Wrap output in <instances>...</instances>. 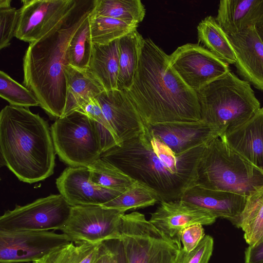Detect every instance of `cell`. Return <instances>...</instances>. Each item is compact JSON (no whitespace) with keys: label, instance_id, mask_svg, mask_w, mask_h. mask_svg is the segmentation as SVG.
<instances>
[{"label":"cell","instance_id":"obj_1","mask_svg":"<svg viewBox=\"0 0 263 263\" xmlns=\"http://www.w3.org/2000/svg\"><path fill=\"white\" fill-rule=\"evenodd\" d=\"M206 145L176 154L146 124L138 135L103 152L100 158L152 190L160 202L180 199L196 185Z\"/></svg>","mask_w":263,"mask_h":263},{"label":"cell","instance_id":"obj_2","mask_svg":"<svg viewBox=\"0 0 263 263\" xmlns=\"http://www.w3.org/2000/svg\"><path fill=\"white\" fill-rule=\"evenodd\" d=\"M125 91L147 125L203 122L197 92L171 67L169 55L149 38L143 40L132 84Z\"/></svg>","mask_w":263,"mask_h":263},{"label":"cell","instance_id":"obj_3","mask_svg":"<svg viewBox=\"0 0 263 263\" xmlns=\"http://www.w3.org/2000/svg\"><path fill=\"white\" fill-rule=\"evenodd\" d=\"M95 0H77L72 10L42 38L29 44L23 60V85L57 119L65 112L67 50L76 31L92 11Z\"/></svg>","mask_w":263,"mask_h":263},{"label":"cell","instance_id":"obj_4","mask_svg":"<svg viewBox=\"0 0 263 263\" xmlns=\"http://www.w3.org/2000/svg\"><path fill=\"white\" fill-rule=\"evenodd\" d=\"M4 164L21 181L33 183L54 173L55 151L48 123L28 108L6 105L0 112Z\"/></svg>","mask_w":263,"mask_h":263},{"label":"cell","instance_id":"obj_5","mask_svg":"<svg viewBox=\"0 0 263 263\" xmlns=\"http://www.w3.org/2000/svg\"><path fill=\"white\" fill-rule=\"evenodd\" d=\"M196 185L247 198L263 186V172L218 137L205 147L198 166Z\"/></svg>","mask_w":263,"mask_h":263},{"label":"cell","instance_id":"obj_6","mask_svg":"<svg viewBox=\"0 0 263 263\" xmlns=\"http://www.w3.org/2000/svg\"><path fill=\"white\" fill-rule=\"evenodd\" d=\"M197 93L202 121L222 134L247 121L261 108L250 84L231 71Z\"/></svg>","mask_w":263,"mask_h":263},{"label":"cell","instance_id":"obj_7","mask_svg":"<svg viewBox=\"0 0 263 263\" xmlns=\"http://www.w3.org/2000/svg\"><path fill=\"white\" fill-rule=\"evenodd\" d=\"M117 263H176L179 242L165 236L138 212L123 214L118 237L107 240Z\"/></svg>","mask_w":263,"mask_h":263},{"label":"cell","instance_id":"obj_8","mask_svg":"<svg viewBox=\"0 0 263 263\" xmlns=\"http://www.w3.org/2000/svg\"><path fill=\"white\" fill-rule=\"evenodd\" d=\"M50 130L56 154L69 166L88 167L104 151L101 126L80 111L57 119Z\"/></svg>","mask_w":263,"mask_h":263},{"label":"cell","instance_id":"obj_9","mask_svg":"<svg viewBox=\"0 0 263 263\" xmlns=\"http://www.w3.org/2000/svg\"><path fill=\"white\" fill-rule=\"evenodd\" d=\"M72 206L60 194H51L25 205H16L0 217V231L59 230L68 221Z\"/></svg>","mask_w":263,"mask_h":263},{"label":"cell","instance_id":"obj_10","mask_svg":"<svg viewBox=\"0 0 263 263\" xmlns=\"http://www.w3.org/2000/svg\"><path fill=\"white\" fill-rule=\"evenodd\" d=\"M123 214L102 205L72 206L68 221L59 230L76 243L102 242L118 237Z\"/></svg>","mask_w":263,"mask_h":263},{"label":"cell","instance_id":"obj_11","mask_svg":"<svg viewBox=\"0 0 263 263\" xmlns=\"http://www.w3.org/2000/svg\"><path fill=\"white\" fill-rule=\"evenodd\" d=\"M169 63L183 82L196 92L231 71L229 64L198 44L178 47L169 55Z\"/></svg>","mask_w":263,"mask_h":263},{"label":"cell","instance_id":"obj_12","mask_svg":"<svg viewBox=\"0 0 263 263\" xmlns=\"http://www.w3.org/2000/svg\"><path fill=\"white\" fill-rule=\"evenodd\" d=\"M70 242L65 234L50 231H0V263L33 262Z\"/></svg>","mask_w":263,"mask_h":263},{"label":"cell","instance_id":"obj_13","mask_svg":"<svg viewBox=\"0 0 263 263\" xmlns=\"http://www.w3.org/2000/svg\"><path fill=\"white\" fill-rule=\"evenodd\" d=\"M14 37L31 44L42 38L72 10L77 0H23Z\"/></svg>","mask_w":263,"mask_h":263},{"label":"cell","instance_id":"obj_14","mask_svg":"<svg viewBox=\"0 0 263 263\" xmlns=\"http://www.w3.org/2000/svg\"><path fill=\"white\" fill-rule=\"evenodd\" d=\"M60 194L71 206L102 205L122 192L104 188L90 180L86 166H68L56 180Z\"/></svg>","mask_w":263,"mask_h":263},{"label":"cell","instance_id":"obj_15","mask_svg":"<svg viewBox=\"0 0 263 263\" xmlns=\"http://www.w3.org/2000/svg\"><path fill=\"white\" fill-rule=\"evenodd\" d=\"M96 99L120 145L145 129L146 124L125 90H104Z\"/></svg>","mask_w":263,"mask_h":263},{"label":"cell","instance_id":"obj_16","mask_svg":"<svg viewBox=\"0 0 263 263\" xmlns=\"http://www.w3.org/2000/svg\"><path fill=\"white\" fill-rule=\"evenodd\" d=\"M216 219L208 211L178 199L160 202L149 221L165 236L179 240V234L184 229L197 224L211 225Z\"/></svg>","mask_w":263,"mask_h":263},{"label":"cell","instance_id":"obj_17","mask_svg":"<svg viewBox=\"0 0 263 263\" xmlns=\"http://www.w3.org/2000/svg\"><path fill=\"white\" fill-rule=\"evenodd\" d=\"M236 61L234 64L243 80L263 91V42L255 25L229 35Z\"/></svg>","mask_w":263,"mask_h":263},{"label":"cell","instance_id":"obj_18","mask_svg":"<svg viewBox=\"0 0 263 263\" xmlns=\"http://www.w3.org/2000/svg\"><path fill=\"white\" fill-rule=\"evenodd\" d=\"M147 125L176 154L207 145L222 135L219 129L204 122Z\"/></svg>","mask_w":263,"mask_h":263},{"label":"cell","instance_id":"obj_19","mask_svg":"<svg viewBox=\"0 0 263 263\" xmlns=\"http://www.w3.org/2000/svg\"><path fill=\"white\" fill-rule=\"evenodd\" d=\"M219 137L263 172V107L247 121L227 131Z\"/></svg>","mask_w":263,"mask_h":263},{"label":"cell","instance_id":"obj_20","mask_svg":"<svg viewBox=\"0 0 263 263\" xmlns=\"http://www.w3.org/2000/svg\"><path fill=\"white\" fill-rule=\"evenodd\" d=\"M203 209L216 218H226L232 223L242 212L247 198L233 193L215 191L195 185L180 199Z\"/></svg>","mask_w":263,"mask_h":263},{"label":"cell","instance_id":"obj_21","mask_svg":"<svg viewBox=\"0 0 263 263\" xmlns=\"http://www.w3.org/2000/svg\"><path fill=\"white\" fill-rule=\"evenodd\" d=\"M263 16V0H222L215 20L228 35L255 25Z\"/></svg>","mask_w":263,"mask_h":263},{"label":"cell","instance_id":"obj_22","mask_svg":"<svg viewBox=\"0 0 263 263\" xmlns=\"http://www.w3.org/2000/svg\"><path fill=\"white\" fill-rule=\"evenodd\" d=\"M65 76L67 95L63 116L78 110L83 104L97 98L105 90L88 69L81 70L67 65Z\"/></svg>","mask_w":263,"mask_h":263},{"label":"cell","instance_id":"obj_23","mask_svg":"<svg viewBox=\"0 0 263 263\" xmlns=\"http://www.w3.org/2000/svg\"><path fill=\"white\" fill-rule=\"evenodd\" d=\"M88 70L105 91L118 89V39L105 45L93 44Z\"/></svg>","mask_w":263,"mask_h":263},{"label":"cell","instance_id":"obj_24","mask_svg":"<svg viewBox=\"0 0 263 263\" xmlns=\"http://www.w3.org/2000/svg\"><path fill=\"white\" fill-rule=\"evenodd\" d=\"M198 44L228 64L236 61L235 53L229 35L215 18L208 16L197 26Z\"/></svg>","mask_w":263,"mask_h":263},{"label":"cell","instance_id":"obj_25","mask_svg":"<svg viewBox=\"0 0 263 263\" xmlns=\"http://www.w3.org/2000/svg\"><path fill=\"white\" fill-rule=\"evenodd\" d=\"M144 39L137 29L118 39V89L127 90L138 67Z\"/></svg>","mask_w":263,"mask_h":263},{"label":"cell","instance_id":"obj_26","mask_svg":"<svg viewBox=\"0 0 263 263\" xmlns=\"http://www.w3.org/2000/svg\"><path fill=\"white\" fill-rule=\"evenodd\" d=\"M232 223L242 229L249 246L263 240V186L247 198L243 210Z\"/></svg>","mask_w":263,"mask_h":263},{"label":"cell","instance_id":"obj_27","mask_svg":"<svg viewBox=\"0 0 263 263\" xmlns=\"http://www.w3.org/2000/svg\"><path fill=\"white\" fill-rule=\"evenodd\" d=\"M91 13L138 26L145 16V9L140 0H95Z\"/></svg>","mask_w":263,"mask_h":263},{"label":"cell","instance_id":"obj_28","mask_svg":"<svg viewBox=\"0 0 263 263\" xmlns=\"http://www.w3.org/2000/svg\"><path fill=\"white\" fill-rule=\"evenodd\" d=\"M101 243L72 241L53 250L32 263H95Z\"/></svg>","mask_w":263,"mask_h":263},{"label":"cell","instance_id":"obj_29","mask_svg":"<svg viewBox=\"0 0 263 263\" xmlns=\"http://www.w3.org/2000/svg\"><path fill=\"white\" fill-rule=\"evenodd\" d=\"M157 202L159 199L154 192L135 180L120 195L102 206L125 213L128 210L152 206Z\"/></svg>","mask_w":263,"mask_h":263},{"label":"cell","instance_id":"obj_30","mask_svg":"<svg viewBox=\"0 0 263 263\" xmlns=\"http://www.w3.org/2000/svg\"><path fill=\"white\" fill-rule=\"evenodd\" d=\"M91 12L89 24L92 44H107L137 29L138 27L114 18L93 15Z\"/></svg>","mask_w":263,"mask_h":263},{"label":"cell","instance_id":"obj_31","mask_svg":"<svg viewBox=\"0 0 263 263\" xmlns=\"http://www.w3.org/2000/svg\"><path fill=\"white\" fill-rule=\"evenodd\" d=\"M88 167L91 181L106 189L122 193L135 181L118 167L101 158Z\"/></svg>","mask_w":263,"mask_h":263},{"label":"cell","instance_id":"obj_32","mask_svg":"<svg viewBox=\"0 0 263 263\" xmlns=\"http://www.w3.org/2000/svg\"><path fill=\"white\" fill-rule=\"evenodd\" d=\"M92 47L89 15L76 31L69 42L66 53L68 64L79 69H88Z\"/></svg>","mask_w":263,"mask_h":263},{"label":"cell","instance_id":"obj_33","mask_svg":"<svg viewBox=\"0 0 263 263\" xmlns=\"http://www.w3.org/2000/svg\"><path fill=\"white\" fill-rule=\"evenodd\" d=\"M0 96L12 106L25 108L40 106L38 99L31 91L2 70L0 71Z\"/></svg>","mask_w":263,"mask_h":263},{"label":"cell","instance_id":"obj_34","mask_svg":"<svg viewBox=\"0 0 263 263\" xmlns=\"http://www.w3.org/2000/svg\"><path fill=\"white\" fill-rule=\"evenodd\" d=\"M11 0H0V49L10 45L14 36L18 10L11 6Z\"/></svg>","mask_w":263,"mask_h":263},{"label":"cell","instance_id":"obj_35","mask_svg":"<svg viewBox=\"0 0 263 263\" xmlns=\"http://www.w3.org/2000/svg\"><path fill=\"white\" fill-rule=\"evenodd\" d=\"M214 240L206 235L198 246L189 253H184L182 249L181 263H208L212 255Z\"/></svg>","mask_w":263,"mask_h":263},{"label":"cell","instance_id":"obj_36","mask_svg":"<svg viewBox=\"0 0 263 263\" xmlns=\"http://www.w3.org/2000/svg\"><path fill=\"white\" fill-rule=\"evenodd\" d=\"M204 230L201 224H194L182 230L178 238L182 244V249L185 253L194 250L205 236Z\"/></svg>","mask_w":263,"mask_h":263},{"label":"cell","instance_id":"obj_37","mask_svg":"<svg viewBox=\"0 0 263 263\" xmlns=\"http://www.w3.org/2000/svg\"><path fill=\"white\" fill-rule=\"evenodd\" d=\"M245 263H263V240L254 246H249L245 252Z\"/></svg>","mask_w":263,"mask_h":263},{"label":"cell","instance_id":"obj_38","mask_svg":"<svg viewBox=\"0 0 263 263\" xmlns=\"http://www.w3.org/2000/svg\"><path fill=\"white\" fill-rule=\"evenodd\" d=\"M95 263H117L115 253L108 241L101 243Z\"/></svg>","mask_w":263,"mask_h":263},{"label":"cell","instance_id":"obj_39","mask_svg":"<svg viewBox=\"0 0 263 263\" xmlns=\"http://www.w3.org/2000/svg\"><path fill=\"white\" fill-rule=\"evenodd\" d=\"M255 26L259 36L263 42V16L256 23Z\"/></svg>","mask_w":263,"mask_h":263},{"label":"cell","instance_id":"obj_40","mask_svg":"<svg viewBox=\"0 0 263 263\" xmlns=\"http://www.w3.org/2000/svg\"><path fill=\"white\" fill-rule=\"evenodd\" d=\"M182 255V251H181V253L180 254V255L177 260L176 263H181Z\"/></svg>","mask_w":263,"mask_h":263}]
</instances>
